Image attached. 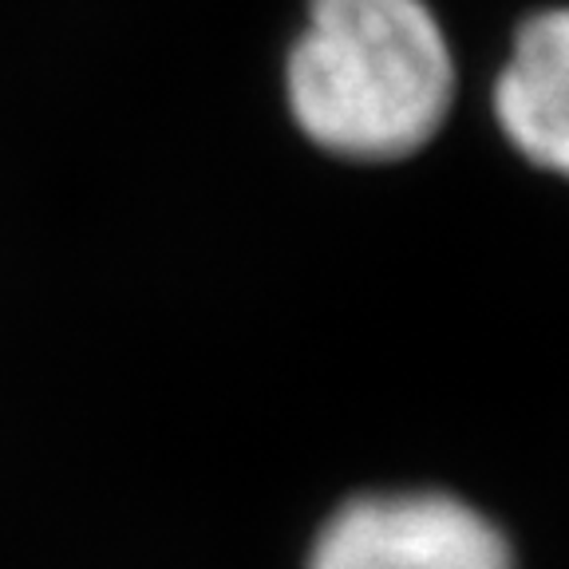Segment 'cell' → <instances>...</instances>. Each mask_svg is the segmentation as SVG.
I'll use <instances>...</instances> for the list:
<instances>
[{
  "instance_id": "1",
  "label": "cell",
  "mask_w": 569,
  "mask_h": 569,
  "mask_svg": "<svg viewBox=\"0 0 569 569\" xmlns=\"http://www.w3.org/2000/svg\"><path fill=\"white\" fill-rule=\"evenodd\" d=\"M293 119L320 151L411 159L455 103V56L423 0H309L289 68Z\"/></svg>"
},
{
  "instance_id": "3",
  "label": "cell",
  "mask_w": 569,
  "mask_h": 569,
  "mask_svg": "<svg viewBox=\"0 0 569 569\" xmlns=\"http://www.w3.org/2000/svg\"><path fill=\"white\" fill-rule=\"evenodd\" d=\"M495 119L526 162L569 178V9L538 12L515 32Z\"/></svg>"
},
{
  "instance_id": "2",
  "label": "cell",
  "mask_w": 569,
  "mask_h": 569,
  "mask_svg": "<svg viewBox=\"0 0 569 569\" xmlns=\"http://www.w3.org/2000/svg\"><path fill=\"white\" fill-rule=\"evenodd\" d=\"M309 569H515V558L471 502L443 490H383L352 498L320 526Z\"/></svg>"
}]
</instances>
